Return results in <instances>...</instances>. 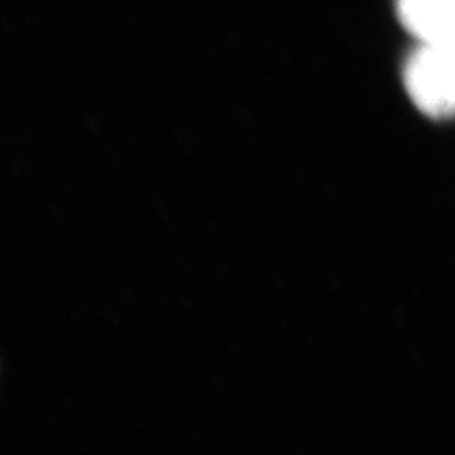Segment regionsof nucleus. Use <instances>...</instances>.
<instances>
[{
    "mask_svg": "<svg viewBox=\"0 0 455 455\" xmlns=\"http://www.w3.org/2000/svg\"><path fill=\"white\" fill-rule=\"evenodd\" d=\"M405 89L428 116H455V51L422 43L405 64Z\"/></svg>",
    "mask_w": 455,
    "mask_h": 455,
    "instance_id": "f257e3e1",
    "label": "nucleus"
},
{
    "mask_svg": "<svg viewBox=\"0 0 455 455\" xmlns=\"http://www.w3.org/2000/svg\"><path fill=\"white\" fill-rule=\"evenodd\" d=\"M398 17L424 44L455 51V0H396Z\"/></svg>",
    "mask_w": 455,
    "mask_h": 455,
    "instance_id": "f03ea898",
    "label": "nucleus"
}]
</instances>
